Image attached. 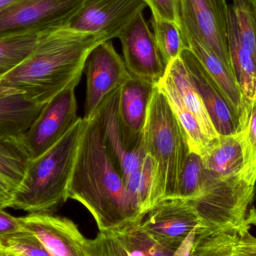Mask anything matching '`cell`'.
<instances>
[{
	"instance_id": "obj_1",
	"label": "cell",
	"mask_w": 256,
	"mask_h": 256,
	"mask_svg": "<svg viewBox=\"0 0 256 256\" xmlns=\"http://www.w3.org/2000/svg\"><path fill=\"white\" fill-rule=\"evenodd\" d=\"M86 120L68 198L78 202L88 210L99 232L138 224L142 216L105 144L100 108Z\"/></svg>"
},
{
	"instance_id": "obj_2",
	"label": "cell",
	"mask_w": 256,
	"mask_h": 256,
	"mask_svg": "<svg viewBox=\"0 0 256 256\" xmlns=\"http://www.w3.org/2000/svg\"><path fill=\"white\" fill-rule=\"evenodd\" d=\"M103 42L66 26L45 30L32 54L0 79V88L20 92L34 103L46 105L80 81L87 57Z\"/></svg>"
},
{
	"instance_id": "obj_3",
	"label": "cell",
	"mask_w": 256,
	"mask_h": 256,
	"mask_svg": "<svg viewBox=\"0 0 256 256\" xmlns=\"http://www.w3.org/2000/svg\"><path fill=\"white\" fill-rule=\"evenodd\" d=\"M86 120L78 118L49 150L31 160L10 208L32 213H54L68 198L69 184Z\"/></svg>"
},
{
	"instance_id": "obj_4",
	"label": "cell",
	"mask_w": 256,
	"mask_h": 256,
	"mask_svg": "<svg viewBox=\"0 0 256 256\" xmlns=\"http://www.w3.org/2000/svg\"><path fill=\"white\" fill-rule=\"evenodd\" d=\"M256 182L243 174L220 179L208 172L201 195L189 200L201 220L200 228L210 233L250 231L256 226Z\"/></svg>"
},
{
	"instance_id": "obj_5",
	"label": "cell",
	"mask_w": 256,
	"mask_h": 256,
	"mask_svg": "<svg viewBox=\"0 0 256 256\" xmlns=\"http://www.w3.org/2000/svg\"><path fill=\"white\" fill-rule=\"evenodd\" d=\"M144 152L158 165L162 198L174 197L190 148L166 96L154 92L143 132Z\"/></svg>"
},
{
	"instance_id": "obj_6",
	"label": "cell",
	"mask_w": 256,
	"mask_h": 256,
	"mask_svg": "<svg viewBox=\"0 0 256 256\" xmlns=\"http://www.w3.org/2000/svg\"><path fill=\"white\" fill-rule=\"evenodd\" d=\"M178 18L183 37L201 44L233 73L228 48L226 0H178Z\"/></svg>"
},
{
	"instance_id": "obj_7",
	"label": "cell",
	"mask_w": 256,
	"mask_h": 256,
	"mask_svg": "<svg viewBox=\"0 0 256 256\" xmlns=\"http://www.w3.org/2000/svg\"><path fill=\"white\" fill-rule=\"evenodd\" d=\"M201 226L190 202L177 197L162 198L138 224L144 234L174 254Z\"/></svg>"
},
{
	"instance_id": "obj_8",
	"label": "cell",
	"mask_w": 256,
	"mask_h": 256,
	"mask_svg": "<svg viewBox=\"0 0 256 256\" xmlns=\"http://www.w3.org/2000/svg\"><path fill=\"white\" fill-rule=\"evenodd\" d=\"M79 82H73L50 100L28 130L21 136L30 160L51 148L78 121L75 88Z\"/></svg>"
},
{
	"instance_id": "obj_9",
	"label": "cell",
	"mask_w": 256,
	"mask_h": 256,
	"mask_svg": "<svg viewBox=\"0 0 256 256\" xmlns=\"http://www.w3.org/2000/svg\"><path fill=\"white\" fill-rule=\"evenodd\" d=\"M147 6L144 0H84L66 27L108 42L118 38L137 14Z\"/></svg>"
},
{
	"instance_id": "obj_10",
	"label": "cell",
	"mask_w": 256,
	"mask_h": 256,
	"mask_svg": "<svg viewBox=\"0 0 256 256\" xmlns=\"http://www.w3.org/2000/svg\"><path fill=\"white\" fill-rule=\"evenodd\" d=\"M84 0H21L0 12V36L18 32L61 28Z\"/></svg>"
},
{
	"instance_id": "obj_11",
	"label": "cell",
	"mask_w": 256,
	"mask_h": 256,
	"mask_svg": "<svg viewBox=\"0 0 256 256\" xmlns=\"http://www.w3.org/2000/svg\"><path fill=\"white\" fill-rule=\"evenodd\" d=\"M118 38L123 60L130 76L158 86L165 76L168 66L142 12L137 14Z\"/></svg>"
},
{
	"instance_id": "obj_12",
	"label": "cell",
	"mask_w": 256,
	"mask_h": 256,
	"mask_svg": "<svg viewBox=\"0 0 256 256\" xmlns=\"http://www.w3.org/2000/svg\"><path fill=\"white\" fill-rule=\"evenodd\" d=\"M84 72L87 82L85 120L92 116L108 94L132 78L124 60L116 52L111 40L100 44L91 51Z\"/></svg>"
},
{
	"instance_id": "obj_13",
	"label": "cell",
	"mask_w": 256,
	"mask_h": 256,
	"mask_svg": "<svg viewBox=\"0 0 256 256\" xmlns=\"http://www.w3.org/2000/svg\"><path fill=\"white\" fill-rule=\"evenodd\" d=\"M20 220L51 256H88V239L72 220L54 213L28 214Z\"/></svg>"
},
{
	"instance_id": "obj_14",
	"label": "cell",
	"mask_w": 256,
	"mask_h": 256,
	"mask_svg": "<svg viewBox=\"0 0 256 256\" xmlns=\"http://www.w3.org/2000/svg\"><path fill=\"white\" fill-rule=\"evenodd\" d=\"M219 135L237 134L239 116L196 56L189 48L180 55Z\"/></svg>"
},
{
	"instance_id": "obj_15",
	"label": "cell",
	"mask_w": 256,
	"mask_h": 256,
	"mask_svg": "<svg viewBox=\"0 0 256 256\" xmlns=\"http://www.w3.org/2000/svg\"><path fill=\"white\" fill-rule=\"evenodd\" d=\"M156 86L130 78L120 87L118 116L122 134L132 150L143 148V132L149 104Z\"/></svg>"
},
{
	"instance_id": "obj_16",
	"label": "cell",
	"mask_w": 256,
	"mask_h": 256,
	"mask_svg": "<svg viewBox=\"0 0 256 256\" xmlns=\"http://www.w3.org/2000/svg\"><path fill=\"white\" fill-rule=\"evenodd\" d=\"M120 88L108 94L100 104L102 130L108 152L124 180L134 174L142 164L144 148L132 150L128 147L122 134L118 116Z\"/></svg>"
},
{
	"instance_id": "obj_17",
	"label": "cell",
	"mask_w": 256,
	"mask_h": 256,
	"mask_svg": "<svg viewBox=\"0 0 256 256\" xmlns=\"http://www.w3.org/2000/svg\"><path fill=\"white\" fill-rule=\"evenodd\" d=\"M202 159L208 172L216 178L244 176V154L238 132L232 135H220L209 146Z\"/></svg>"
},
{
	"instance_id": "obj_18",
	"label": "cell",
	"mask_w": 256,
	"mask_h": 256,
	"mask_svg": "<svg viewBox=\"0 0 256 256\" xmlns=\"http://www.w3.org/2000/svg\"><path fill=\"white\" fill-rule=\"evenodd\" d=\"M44 106L34 103L20 92L0 88V136H21Z\"/></svg>"
},
{
	"instance_id": "obj_19",
	"label": "cell",
	"mask_w": 256,
	"mask_h": 256,
	"mask_svg": "<svg viewBox=\"0 0 256 256\" xmlns=\"http://www.w3.org/2000/svg\"><path fill=\"white\" fill-rule=\"evenodd\" d=\"M138 226L99 232L88 240V256H146L147 236Z\"/></svg>"
},
{
	"instance_id": "obj_20",
	"label": "cell",
	"mask_w": 256,
	"mask_h": 256,
	"mask_svg": "<svg viewBox=\"0 0 256 256\" xmlns=\"http://www.w3.org/2000/svg\"><path fill=\"white\" fill-rule=\"evenodd\" d=\"M166 74L174 84L185 108L197 118L209 140L214 141L219 136V134L214 126L204 102L196 88L180 56L168 64Z\"/></svg>"
},
{
	"instance_id": "obj_21",
	"label": "cell",
	"mask_w": 256,
	"mask_h": 256,
	"mask_svg": "<svg viewBox=\"0 0 256 256\" xmlns=\"http://www.w3.org/2000/svg\"><path fill=\"white\" fill-rule=\"evenodd\" d=\"M124 184L143 218L162 200L158 165L147 154L140 168L124 180Z\"/></svg>"
},
{
	"instance_id": "obj_22",
	"label": "cell",
	"mask_w": 256,
	"mask_h": 256,
	"mask_svg": "<svg viewBox=\"0 0 256 256\" xmlns=\"http://www.w3.org/2000/svg\"><path fill=\"white\" fill-rule=\"evenodd\" d=\"M184 39L186 48L190 49L196 56L239 116L243 105V96L232 72L201 44L190 38L184 37Z\"/></svg>"
},
{
	"instance_id": "obj_23",
	"label": "cell",
	"mask_w": 256,
	"mask_h": 256,
	"mask_svg": "<svg viewBox=\"0 0 256 256\" xmlns=\"http://www.w3.org/2000/svg\"><path fill=\"white\" fill-rule=\"evenodd\" d=\"M156 87L166 98L178 122L183 130L190 152L202 156L214 141L209 140L197 118L185 108L174 84L166 74Z\"/></svg>"
},
{
	"instance_id": "obj_24",
	"label": "cell",
	"mask_w": 256,
	"mask_h": 256,
	"mask_svg": "<svg viewBox=\"0 0 256 256\" xmlns=\"http://www.w3.org/2000/svg\"><path fill=\"white\" fill-rule=\"evenodd\" d=\"M42 32L30 30L0 36V79L32 54Z\"/></svg>"
},
{
	"instance_id": "obj_25",
	"label": "cell",
	"mask_w": 256,
	"mask_h": 256,
	"mask_svg": "<svg viewBox=\"0 0 256 256\" xmlns=\"http://www.w3.org/2000/svg\"><path fill=\"white\" fill-rule=\"evenodd\" d=\"M30 160L21 136H0V176L16 189L25 176Z\"/></svg>"
},
{
	"instance_id": "obj_26",
	"label": "cell",
	"mask_w": 256,
	"mask_h": 256,
	"mask_svg": "<svg viewBox=\"0 0 256 256\" xmlns=\"http://www.w3.org/2000/svg\"><path fill=\"white\" fill-rule=\"evenodd\" d=\"M150 22L166 64L168 66L186 48L180 26L170 20L152 14Z\"/></svg>"
},
{
	"instance_id": "obj_27",
	"label": "cell",
	"mask_w": 256,
	"mask_h": 256,
	"mask_svg": "<svg viewBox=\"0 0 256 256\" xmlns=\"http://www.w3.org/2000/svg\"><path fill=\"white\" fill-rule=\"evenodd\" d=\"M238 134L244 154V174L256 182V94L249 104L242 108Z\"/></svg>"
},
{
	"instance_id": "obj_28",
	"label": "cell",
	"mask_w": 256,
	"mask_h": 256,
	"mask_svg": "<svg viewBox=\"0 0 256 256\" xmlns=\"http://www.w3.org/2000/svg\"><path fill=\"white\" fill-rule=\"evenodd\" d=\"M208 179L202 156L190 152L179 176L176 196L177 198L194 200L204 190Z\"/></svg>"
},
{
	"instance_id": "obj_29",
	"label": "cell",
	"mask_w": 256,
	"mask_h": 256,
	"mask_svg": "<svg viewBox=\"0 0 256 256\" xmlns=\"http://www.w3.org/2000/svg\"><path fill=\"white\" fill-rule=\"evenodd\" d=\"M237 233H210L202 228L196 232L188 256H237Z\"/></svg>"
},
{
	"instance_id": "obj_30",
	"label": "cell",
	"mask_w": 256,
	"mask_h": 256,
	"mask_svg": "<svg viewBox=\"0 0 256 256\" xmlns=\"http://www.w3.org/2000/svg\"><path fill=\"white\" fill-rule=\"evenodd\" d=\"M2 246L19 256H51L38 238L28 231L10 238Z\"/></svg>"
},
{
	"instance_id": "obj_31",
	"label": "cell",
	"mask_w": 256,
	"mask_h": 256,
	"mask_svg": "<svg viewBox=\"0 0 256 256\" xmlns=\"http://www.w3.org/2000/svg\"><path fill=\"white\" fill-rule=\"evenodd\" d=\"M26 231L20 218H15L4 209H0V244H4L10 238Z\"/></svg>"
},
{
	"instance_id": "obj_32",
	"label": "cell",
	"mask_w": 256,
	"mask_h": 256,
	"mask_svg": "<svg viewBox=\"0 0 256 256\" xmlns=\"http://www.w3.org/2000/svg\"><path fill=\"white\" fill-rule=\"evenodd\" d=\"M153 14L174 21L179 25L178 0H144Z\"/></svg>"
},
{
	"instance_id": "obj_33",
	"label": "cell",
	"mask_w": 256,
	"mask_h": 256,
	"mask_svg": "<svg viewBox=\"0 0 256 256\" xmlns=\"http://www.w3.org/2000/svg\"><path fill=\"white\" fill-rule=\"evenodd\" d=\"M234 250L237 256H256V238L250 231L238 234Z\"/></svg>"
},
{
	"instance_id": "obj_34",
	"label": "cell",
	"mask_w": 256,
	"mask_h": 256,
	"mask_svg": "<svg viewBox=\"0 0 256 256\" xmlns=\"http://www.w3.org/2000/svg\"><path fill=\"white\" fill-rule=\"evenodd\" d=\"M16 188L0 176V209L10 208Z\"/></svg>"
},
{
	"instance_id": "obj_35",
	"label": "cell",
	"mask_w": 256,
	"mask_h": 256,
	"mask_svg": "<svg viewBox=\"0 0 256 256\" xmlns=\"http://www.w3.org/2000/svg\"><path fill=\"white\" fill-rule=\"evenodd\" d=\"M21 0H0V12H2L4 9L10 7L13 4L19 2Z\"/></svg>"
},
{
	"instance_id": "obj_36",
	"label": "cell",
	"mask_w": 256,
	"mask_h": 256,
	"mask_svg": "<svg viewBox=\"0 0 256 256\" xmlns=\"http://www.w3.org/2000/svg\"><path fill=\"white\" fill-rule=\"evenodd\" d=\"M0 256H19L9 250L4 249V248L0 249Z\"/></svg>"
},
{
	"instance_id": "obj_37",
	"label": "cell",
	"mask_w": 256,
	"mask_h": 256,
	"mask_svg": "<svg viewBox=\"0 0 256 256\" xmlns=\"http://www.w3.org/2000/svg\"><path fill=\"white\" fill-rule=\"evenodd\" d=\"M254 4H255L256 8V0H254Z\"/></svg>"
},
{
	"instance_id": "obj_38",
	"label": "cell",
	"mask_w": 256,
	"mask_h": 256,
	"mask_svg": "<svg viewBox=\"0 0 256 256\" xmlns=\"http://www.w3.org/2000/svg\"><path fill=\"white\" fill-rule=\"evenodd\" d=\"M2 248H3L2 245L0 244V249H2Z\"/></svg>"
}]
</instances>
